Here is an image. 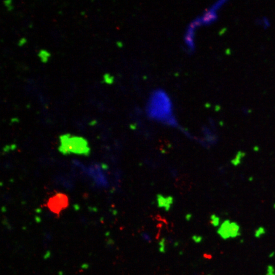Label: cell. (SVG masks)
<instances>
[{"label": "cell", "instance_id": "277c9868", "mask_svg": "<svg viewBox=\"0 0 275 275\" xmlns=\"http://www.w3.org/2000/svg\"><path fill=\"white\" fill-rule=\"evenodd\" d=\"M258 22H259L260 26H262L264 29L270 27V25H271L269 20L268 18H266V17H262L260 19V20H258Z\"/></svg>", "mask_w": 275, "mask_h": 275}, {"label": "cell", "instance_id": "6da1fadb", "mask_svg": "<svg viewBox=\"0 0 275 275\" xmlns=\"http://www.w3.org/2000/svg\"><path fill=\"white\" fill-rule=\"evenodd\" d=\"M146 112L149 117L170 126H177L173 115V103L166 92L157 90L152 93L147 102Z\"/></svg>", "mask_w": 275, "mask_h": 275}, {"label": "cell", "instance_id": "7a4b0ae2", "mask_svg": "<svg viewBox=\"0 0 275 275\" xmlns=\"http://www.w3.org/2000/svg\"><path fill=\"white\" fill-rule=\"evenodd\" d=\"M60 143L59 150L63 154L85 155L89 154L90 149L87 142L82 138L66 134L60 138Z\"/></svg>", "mask_w": 275, "mask_h": 275}, {"label": "cell", "instance_id": "3957f363", "mask_svg": "<svg viewBox=\"0 0 275 275\" xmlns=\"http://www.w3.org/2000/svg\"><path fill=\"white\" fill-rule=\"evenodd\" d=\"M68 205V198L64 194H56L52 196L47 202V207L55 214H59L61 211L66 208Z\"/></svg>", "mask_w": 275, "mask_h": 275}]
</instances>
